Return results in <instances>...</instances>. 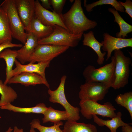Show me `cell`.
<instances>
[{
    "mask_svg": "<svg viewBox=\"0 0 132 132\" xmlns=\"http://www.w3.org/2000/svg\"><path fill=\"white\" fill-rule=\"evenodd\" d=\"M80 0H75L71 8L62 14L64 23L71 33L77 35L95 28L97 22L88 19L84 13Z\"/></svg>",
    "mask_w": 132,
    "mask_h": 132,
    "instance_id": "cell-1",
    "label": "cell"
},
{
    "mask_svg": "<svg viewBox=\"0 0 132 132\" xmlns=\"http://www.w3.org/2000/svg\"><path fill=\"white\" fill-rule=\"evenodd\" d=\"M115 60L114 56L111 57L110 63L98 68L89 65L84 69L83 76L86 82H96L112 87L115 79Z\"/></svg>",
    "mask_w": 132,
    "mask_h": 132,
    "instance_id": "cell-2",
    "label": "cell"
},
{
    "mask_svg": "<svg viewBox=\"0 0 132 132\" xmlns=\"http://www.w3.org/2000/svg\"><path fill=\"white\" fill-rule=\"evenodd\" d=\"M84 33L77 35L71 33L68 30L55 25L53 32L48 36L39 40V44H48L74 47L77 46Z\"/></svg>",
    "mask_w": 132,
    "mask_h": 132,
    "instance_id": "cell-3",
    "label": "cell"
},
{
    "mask_svg": "<svg viewBox=\"0 0 132 132\" xmlns=\"http://www.w3.org/2000/svg\"><path fill=\"white\" fill-rule=\"evenodd\" d=\"M0 6L7 15L12 37L25 44L27 33L18 15L14 0H5Z\"/></svg>",
    "mask_w": 132,
    "mask_h": 132,
    "instance_id": "cell-4",
    "label": "cell"
},
{
    "mask_svg": "<svg viewBox=\"0 0 132 132\" xmlns=\"http://www.w3.org/2000/svg\"><path fill=\"white\" fill-rule=\"evenodd\" d=\"M114 51L115 60V79L112 87L116 89L123 88L128 84L132 61L121 49Z\"/></svg>",
    "mask_w": 132,
    "mask_h": 132,
    "instance_id": "cell-5",
    "label": "cell"
},
{
    "mask_svg": "<svg viewBox=\"0 0 132 132\" xmlns=\"http://www.w3.org/2000/svg\"><path fill=\"white\" fill-rule=\"evenodd\" d=\"M79 105L80 111L83 116L88 120L93 118L94 115H99L103 117L112 118L115 117L116 109L110 102H107L101 104L97 102L89 100H81Z\"/></svg>",
    "mask_w": 132,
    "mask_h": 132,
    "instance_id": "cell-6",
    "label": "cell"
},
{
    "mask_svg": "<svg viewBox=\"0 0 132 132\" xmlns=\"http://www.w3.org/2000/svg\"><path fill=\"white\" fill-rule=\"evenodd\" d=\"M66 78V75L62 76L57 88L52 90L49 89L47 91L49 95V101L53 103H57L61 105L67 112L68 118L67 120L76 121L80 118V109L77 107L73 106L67 100L65 93V85Z\"/></svg>",
    "mask_w": 132,
    "mask_h": 132,
    "instance_id": "cell-7",
    "label": "cell"
},
{
    "mask_svg": "<svg viewBox=\"0 0 132 132\" xmlns=\"http://www.w3.org/2000/svg\"><path fill=\"white\" fill-rule=\"evenodd\" d=\"M48 44H38L30 56L28 62L33 63L51 61L66 51L69 48Z\"/></svg>",
    "mask_w": 132,
    "mask_h": 132,
    "instance_id": "cell-8",
    "label": "cell"
},
{
    "mask_svg": "<svg viewBox=\"0 0 132 132\" xmlns=\"http://www.w3.org/2000/svg\"><path fill=\"white\" fill-rule=\"evenodd\" d=\"M110 88L101 83L86 82L80 87L79 97L81 100H89L97 102L104 99Z\"/></svg>",
    "mask_w": 132,
    "mask_h": 132,
    "instance_id": "cell-9",
    "label": "cell"
},
{
    "mask_svg": "<svg viewBox=\"0 0 132 132\" xmlns=\"http://www.w3.org/2000/svg\"><path fill=\"white\" fill-rule=\"evenodd\" d=\"M62 14H60L44 8L39 0L35 1V17L46 26L57 25L67 29L63 20Z\"/></svg>",
    "mask_w": 132,
    "mask_h": 132,
    "instance_id": "cell-10",
    "label": "cell"
},
{
    "mask_svg": "<svg viewBox=\"0 0 132 132\" xmlns=\"http://www.w3.org/2000/svg\"><path fill=\"white\" fill-rule=\"evenodd\" d=\"M18 15L26 31L30 30L31 22L35 16V1L14 0Z\"/></svg>",
    "mask_w": 132,
    "mask_h": 132,
    "instance_id": "cell-11",
    "label": "cell"
},
{
    "mask_svg": "<svg viewBox=\"0 0 132 132\" xmlns=\"http://www.w3.org/2000/svg\"><path fill=\"white\" fill-rule=\"evenodd\" d=\"M103 40L101 43L103 44L102 49L107 52L106 61L111 57L112 51L128 47H132V38H123L115 37L107 33L103 34Z\"/></svg>",
    "mask_w": 132,
    "mask_h": 132,
    "instance_id": "cell-12",
    "label": "cell"
},
{
    "mask_svg": "<svg viewBox=\"0 0 132 132\" xmlns=\"http://www.w3.org/2000/svg\"><path fill=\"white\" fill-rule=\"evenodd\" d=\"M51 61L42 62L35 64L29 62L26 65H24L18 61L16 59L14 61L15 68L12 69L10 75V79L12 77L23 72H28L37 73L46 80L45 74L46 68L49 66Z\"/></svg>",
    "mask_w": 132,
    "mask_h": 132,
    "instance_id": "cell-13",
    "label": "cell"
},
{
    "mask_svg": "<svg viewBox=\"0 0 132 132\" xmlns=\"http://www.w3.org/2000/svg\"><path fill=\"white\" fill-rule=\"evenodd\" d=\"M20 83L26 86L43 84L50 89V85L46 80L35 73L23 72L11 77L8 84Z\"/></svg>",
    "mask_w": 132,
    "mask_h": 132,
    "instance_id": "cell-14",
    "label": "cell"
},
{
    "mask_svg": "<svg viewBox=\"0 0 132 132\" xmlns=\"http://www.w3.org/2000/svg\"><path fill=\"white\" fill-rule=\"evenodd\" d=\"M27 33V39L24 45L17 50V58L22 64L28 62L29 58L39 44L38 39L30 32Z\"/></svg>",
    "mask_w": 132,
    "mask_h": 132,
    "instance_id": "cell-15",
    "label": "cell"
},
{
    "mask_svg": "<svg viewBox=\"0 0 132 132\" xmlns=\"http://www.w3.org/2000/svg\"><path fill=\"white\" fill-rule=\"evenodd\" d=\"M84 39L83 41V45L89 47L96 53L98 56L97 62L99 65L102 64L105 60L104 56L106 54L104 52L102 53L101 48L103 45L95 38L94 32L90 31L87 33H83Z\"/></svg>",
    "mask_w": 132,
    "mask_h": 132,
    "instance_id": "cell-16",
    "label": "cell"
},
{
    "mask_svg": "<svg viewBox=\"0 0 132 132\" xmlns=\"http://www.w3.org/2000/svg\"><path fill=\"white\" fill-rule=\"evenodd\" d=\"M55 25L46 26L42 24L34 17L32 20L29 31L39 40L46 37L53 31Z\"/></svg>",
    "mask_w": 132,
    "mask_h": 132,
    "instance_id": "cell-17",
    "label": "cell"
},
{
    "mask_svg": "<svg viewBox=\"0 0 132 132\" xmlns=\"http://www.w3.org/2000/svg\"><path fill=\"white\" fill-rule=\"evenodd\" d=\"M122 113L119 111L116 113L115 117L110 120H104L99 118L96 115L93 116L94 121L99 126H105L110 130L111 132H117V129L120 127L125 126L128 123L124 122L122 120Z\"/></svg>",
    "mask_w": 132,
    "mask_h": 132,
    "instance_id": "cell-18",
    "label": "cell"
},
{
    "mask_svg": "<svg viewBox=\"0 0 132 132\" xmlns=\"http://www.w3.org/2000/svg\"><path fill=\"white\" fill-rule=\"evenodd\" d=\"M62 130L63 132H97L96 127L93 124L69 120L65 123Z\"/></svg>",
    "mask_w": 132,
    "mask_h": 132,
    "instance_id": "cell-19",
    "label": "cell"
},
{
    "mask_svg": "<svg viewBox=\"0 0 132 132\" xmlns=\"http://www.w3.org/2000/svg\"><path fill=\"white\" fill-rule=\"evenodd\" d=\"M12 34L7 15L0 7V44L5 42H11Z\"/></svg>",
    "mask_w": 132,
    "mask_h": 132,
    "instance_id": "cell-20",
    "label": "cell"
},
{
    "mask_svg": "<svg viewBox=\"0 0 132 132\" xmlns=\"http://www.w3.org/2000/svg\"><path fill=\"white\" fill-rule=\"evenodd\" d=\"M47 108L48 107L44 103H39L37 104L34 107L28 108L18 107L10 103L0 107V108L1 109L7 110L14 112L43 114Z\"/></svg>",
    "mask_w": 132,
    "mask_h": 132,
    "instance_id": "cell-21",
    "label": "cell"
},
{
    "mask_svg": "<svg viewBox=\"0 0 132 132\" xmlns=\"http://www.w3.org/2000/svg\"><path fill=\"white\" fill-rule=\"evenodd\" d=\"M44 117L42 122L45 123L50 122L57 123L62 120H67L68 115L65 111H61L54 109L51 107H48L43 114Z\"/></svg>",
    "mask_w": 132,
    "mask_h": 132,
    "instance_id": "cell-22",
    "label": "cell"
},
{
    "mask_svg": "<svg viewBox=\"0 0 132 132\" xmlns=\"http://www.w3.org/2000/svg\"><path fill=\"white\" fill-rule=\"evenodd\" d=\"M17 56V50H12L9 48L4 49L0 53V58L3 59L6 64V77L3 83L5 84H8L10 79V75L12 70V67Z\"/></svg>",
    "mask_w": 132,
    "mask_h": 132,
    "instance_id": "cell-23",
    "label": "cell"
},
{
    "mask_svg": "<svg viewBox=\"0 0 132 132\" xmlns=\"http://www.w3.org/2000/svg\"><path fill=\"white\" fill-rule=\"evenodd\" d=\"M108 10L113 14L115 18L114 22L117 23L120 28V32L116 34V37L124 38L127 37V34L132 31V26L126 22L114 8H109Z\"/></svg>",
    "mask_w": 132,
    "mask_h": 132,
    "instance_id": "cell-24",
    "label": "cell"
},
{
    "mask_svg": "<svg viewBox=\"0 0 132 132\" xmlns=\"http://www.w3.org/2000/svg\"><path fill=\"white\" fill-rule=\"evenodd\" d=\"M0 107L11 103L16 99L18 95L16 91L10 86L4 84L0 79Z\"/></svg>",
    "mask_w": 132,
    "mask_h": 132,
    "instance_id": "cell-25",
    "label": "cell"
},
{
    "mask_svg": "<svg viewBox=\"0 0 132 132\" xmlns=\"http://www.w3.org/2000/svg\"><path fill=\"white\" fill-rule=\"evenodd\" d=\"M86 0L84 1V6L87 11L90 12L95 7L99 5L109 4L111 5L117 11L124 12V7L120 3L119 1L116 0H100L91 4H87Z\"/></svg>",
    "mask_w": 132,
    "mask_h": 132,
    "instance_id": "cell-26",
    "label": "cell"
},
{
    "mask_svg": "<svg viewBox=\"0 0 132 132\" xmlns=\"http://www.w3.org/2000/svg\"><path fill=\"white\" fill-rule=\"evenodd\" d=\"M117 104L125 108L132 119V92L128 91L118 95L115 99Z\"/></svg>",
    "mask_w": 132,
    "mask_h": 132,
    "instance_id": "cell-27",
    "label": "cell"
},
{
    "mask_svg": "<svg viewBox=\"0 0 132 132\" xmlns=\"http://www.w3.org/2000/svg\"><path fill=\"white\" fill-rule=\"evenodd\" d=\"M31 127L37 129L40 132H63L60 128V126L63 125L61 121L57 123H54L51 126H45L41 124L40 120L37 119H34L30 123Z\"/></svg>",
    "mask_w": 132,
    "mask_h": 132,
    "instance_id": "cell-28",
    "label": "cell"
},
{
    "mask_svg": "<svg viewBox=\"0 0 132 132\" xmlns=\"http://www.w3.org/2000/svg\"><path fill=\"white\" fill-rule=\"evenodd\" d=\"M66 1V0H50L51 5L53 9V11L59 14H62V10Z\"/></svg>",
    "mask_w": 132,
    "mask_h": 132,
    "instance_id": "cell-29",
    "label": "cell"
},
{
    "mask_svg": "<svg viewBox=\"0 0 132 132\" xmlns=\"http://www.w3.org/2000/svg\"><path fill=\"white\" fill-rule=\"evenodd\" d=\"M125 9V12L132 18V2L130 0H126L125 2L119 1Z\"/></svg>",
    "mask_w": 132,
    "mask_h": 132,
    "instance_id": "cell-30",
    "label": "cell"
},
{
    "mask_svg": "<svg viewBox=\"0 0 132 132\" xmlns=\"http://www.w3.org/2000/svg\"><path fill=\"white\" fill-rule=\"evenodd\" d=\"M22 45L20 44L12 43L11 42L7 41L0 44V53L4 49L9 48L18 47L21 48Z\"/></svg>",
    "mask_w": 132,
    "mask_h": 132,
    "instance_id": "cell-31",
    "label": "cell"
},
{
    "mask_svg": "<svg viewBox=\"0 0 132 132\" xmlns=\"http://www.w3.org/2000/svg\"><path fill=\"white\" fill-rule=\"evenodd\" d=\"M41 2V5L44 9L48 10L51 9L50 0H40Z\"/></svg>",
    "mask_w": 132,
    "mask_h": 132,
    "instance_id": "cell-32",
    "label": "cell"
},
{
    "mask_svg": "<svg viewBox=\"0 0 132 132\" xmlns=\"http://www.w3.org/2000/svg\"><path fill=\"white\" fill-rule=\"evenodd\" d=\"M132 123H128L127 125L121 127L122 132H132Z\"/></svg>",
    "mask_w": 132,
    "mask_h": 132,
    "instance_id": "cell-33",
    "label": "cell"
},
{
    "mask_svg": "<svg viewBox=\"0 0 132 132\" xmlns=\"http://www.w3.org/2000/svg\"><path fill=\"white\" fill-rule=\"evenodd\" d=\"M13 132H23V130L22 129H19L17 126H15Z\"/></svg>",
    "mask_w": 132,
    "mask_h": 132,
    "instance_id": "cell-34",
    "label": "cell"
},
{
    "mask_svg": "<svg viewBox=\"0 0 132 132\" xmlns=\"http://www.w3.org/2000/svg\"><path fill=\"white\" fill-rule=\"evenodd\" d=\"M34 129L33 127H31L29 132H36Z\"/></svg>",
    "mask_w": 132,
    "mask_h": 132,
    "instance_id": "cell-35",
    "label": "cell"
},
{
    "mask_svg": "<svg viewBox=\"0 0 132 132\" xmlns=\"http://www.w3.org/2000/svg\"><path fill=\"white\" fill-rule=\"evenodd\" d=\"M74 1V0H70V2H73V1Z\"/></svg>",
    "mask_w": 132,
    "mask_h": 132,
    "instance_id": "cell-36",
    "label": "cell"
},
{
    "mask_svg": "<svg viewBox=\"0 0 132 132\" xmlns=\"http://www.w3.org/2000/svg\"></svg>",
    "mask_w": 132,
    "mask_h": 132,
    "instance_id": "cell-37",
    "label": "cell"
}]
</instances>
